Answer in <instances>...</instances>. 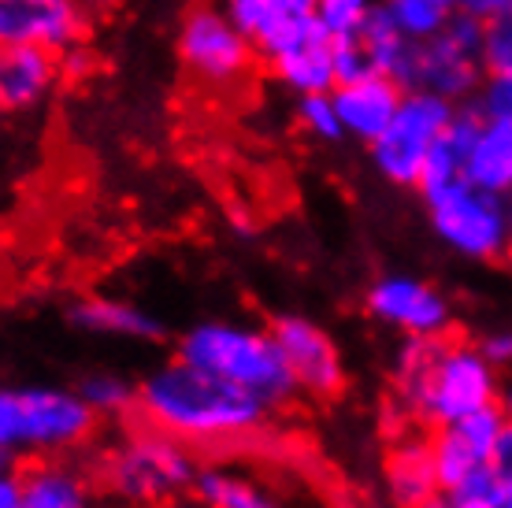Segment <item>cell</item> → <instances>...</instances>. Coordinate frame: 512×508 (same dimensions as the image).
<instances>
[{"label": "cell", "instance_id": "obj_29", "mask_svg": "<svg viewBox=\"0 0 512 508\" xmlns=\"http://www.w3.org/2000/svg\"><path fill=\"white\" fill-rule=\"evenodd\" d=\"M479 112H512V75L483 78V86L475 93Z\"/></svg>", "mask_w": 512, "mask_h": 508}, {"label": "cell", "instance_id": "obj_33", "mask_svg": "<svg viewBox=\"0 0 512 508\" xmlns=\"http://www.w3.org/2000/svg\"><path fill=\"white\" fill-rule=\"evenodd\" d=\"M453 8L464 15H472V19H490V15L512 8V0H453Z\"/></svg>", "mask_w": 512, "mask_h": 508}, {"label": "cell", "instance_id": "obj_22", "mask_svg": "<svg viewBox=\"0 0 512 508\" xmlns=\"http://www.w3.org/2000/svg\"><path fill=\"white\" fill-rule=\"evenodd\" d=\"M223 8L249 34L256 52H264L301 23L316 19V0H223Z\"/></svg>", "mask_w": 512, "mask_h": 508}, {"label": "cell", "instance_id": "obj_7", "mask_svg": "<svg viewBox=\"0 0 512 508\" xmlns=\"http://www.w3.org/2000/svg\"><path fill=\"white\" fill-rule=\"evenodd\" d=\"M461 112V104L423 93V89H405V97L397 104L394 119L383 127V134L368 145L375 171L401 190H416L420 186L427 160L442 141L453 115Z\"/></svg>", "mask_w": 512, "mask_h": 508}, {"label": "cell", "instance_id": "obj_17", "mask_svg": "<svg viewBox=\"0 0 512 508\" xmlns=\"http://www.w3.org/2000/svg\"><path fill=\"white\" fill-rule=\"evenodd\" d=\"M401 97H405V86L394 82L390 75L346 78V82H338L331 89L342 134L353 141H364V145H372L383 134V127L394 119Z\"/></svg>", "mask_w": 512, "mask_h": 508}, {"label": "cell", "instance_id": "obj_23", "mask_svg": "<svg viewBox=\"0 0 512 508\" xmlns=\"http://www.w3.org/2000/svg\"><path fill=\"white\" fill-rule=\"evenodd\" d=\"M78 394L86 397L101 423H123L138 412V379H127L119 371H90L78 382Z\"/></svg>", "mask_w": 512, "mask_h": 508}, {"label": "cell", "instance_id": "obj_16", "mask_svg": "<svg viewBox=\"0 0 512 508\" xmlns=\"http://www.w3.org/2000/svg\"><path fill=\"white\" fill-rule=\"evenodd\" d=\"M64 78L60 52L0 41V115H26L41 108Z\"/></svg>", "mask_w": 512, "mask_h": 508}, {"label": "cell", "instance_id": "obj_20", "mask_svg": "<svg viewBox=\"0 0 512 508\" xmlns=\"http://www.w3.org/2000/svg\"><path fill=\"white\" fill-rule=\"evenodd\" d=\"M26 508H97V479L71 457H41L23 468Z\"/></svg>", "mask_w": 512, "mask_h": 508}, {"label": "cell", "instance_id": "obj_10", "mask_svg": "<svg viewBox=\"0 0 512 508\" xmlns=\"http://www.w3.org/2000/svg\"><path fill=\"white\" fill-rule=\"evenodd\" d=\"M368 316L401 338H442L453 334V301L435 282L405 271H390L364 290Z\"/></svg>", "mask_w": 512, "mask_h": 508}, {"label": "cell", "instance_id": "obj_21", "mask_svg": "<svg viewBox=\"0 0 512 508\" xmlns=\"http://www.w3.org/2000/svg\"><path fill=\"white\" fill-rule=\"evenodd\" d=\"M386 494L394 508H416L431 494L442 490L435 471V453H431V438L427 434H405L390 445L383 464Z\"/></svg>", "mask_w": 512, "mask_h": 508}, {"label": "cell", "instance_id": "obj_28", "mask_svg": "<svg viewBox=\"0 0 512 508\" xmlns=\"http://www.w3.org/2000/svg\"><path fill=\"white\" fill-rule=\"evenodd\" d=\"M375 8H379V0H316V15H320V23L331 30L334 38L357 30Z\"/></svg>", "mask_w": 512, "mask_h": 508}, {"label": "cell", "instance_id": "obj_14", "mask_svg": "<svg viewBox=\"0 0 512 508\" xmlns=\"http://www.w3.org/2000/svg\"><path fill=\"white\" fill-rule=\"evenodd\" d=\"M193 494H201L212 508H305V501H297L294 490H286L275 475L227 453L201 464Z\"/></svg>", "mask_w": 512, "mask_h": 508}, {"label": "cell", "instance_id": "obj_37", "mask_svg": "<svg viewBox=\"0 0 512 508\" xmlns=\"http://www.w3.org/2000/svg\"><path fill=\"white\" fill-rule=\"evenodd\" d=\"M416 508H453V505H449V497L442 494V490H438V494H431L427 501H420Z\"/></svg>", "mask_w": 512, "mask_h": 508}, {"label": "cell", "instance_id": "obj_6", "mask_svg": "<svg viewBox=\"0 0 512 508\" xmlns=\"http://www.w3.org/2000/svg\"><path fill=\"white\" fill-rule=\"evenodd\" d=\"M423 212L435 230V238L453 256L472 264L505 260L512 223V201L501 193L483 190L468 175L435 178L420 186Z\"/></svg>", "mask_w": 512, "mask_h": 508}, {"label": "cell", "instance_id": "obj_8", "mask_svg": "<svg viewBox=\"0 0 512 508\" xmlns=\"http://www.w3.org/2000/svg\"><path fill=\"white\" fill-rule=\"evenodd\" d=\"M487 78L483 67V19L457 12L435 38L412 41L409 64H405V89H423L446 101L461 104L479 93Z\"/></svg>", "mask_w": 512, "mask_h": 508}, {"label": "cell", "instance_id": "obj_1", "mask_svg": "<svg viewBox=\"0 0 512 508\" xmlns=\"http://www.w3.org/2000/svg\"><path fill=\"white\" fill-rule=\"evenodd\" d=\"M141 423L205 453H231L234 445L260 438L271 427L275 408L234 382L193 368L190 360L171 356L138 379Z\"/></svg>", "mask_w": 512, "mask_h": 508}, {"label": "cell", "instance_id": "obj_9", "mask_svg": "<svg viewBox=\"0 0 512 508\" xmlns=\"http://www.w3.org/2000/svg\"><path fill=\"white\" fill-rule=\"evenodd\" d=\"M179 60L193 82L234 89L256 71L260 52L242 26L227 15V8L197 4L179 26Z\"/></svg>", "mask_w": 512, "mask_h": 508}, {"label": "cell", "instance_id": "obj_4", "mask_svg": "<svg viewBox=\"0 0 512 508\" xmlns=\"http://www.w3.org/2000/svg\"><path fill=\"white\" fill-rule=\"evenodd\" d=\"M175 356L190 360L193 368L208 375L242 386L260 401H268L275 412L301 397L271 327H253L238 319H201L179 334Z\"/></svg>", "mask_w": 512, "mask_h": 508}, {"label": "cell", "instance_id": "obj_27", "mask_svg": "<svg viewBox=\"0 0 512 508\" xmlns=\"http://www.w3.org/2000/svg\"><path fill=\"white\" fill-rule=\"evenodd\" d=\"M501 479L494 475V468H479L472 475H464L461 483L446 486L442 494L449 497L453 508H498L501 505Z\"/></svg>", "mask_w": 512, "mask_h": 508}, {"label": "cell", "instance_id": "obj_18", "mask_svg": "<svg viewBox=\"0 0 512 508\" xmlns=\"http://www.w3.org/2000/svg\"><path fill=\"white\" fill-rule=\"evenodd\" d=\"M464 175L483 190L512 201V112H479L472 108V138Z\"/></svg>", "mask_w": 512, "mask_h": 508}, {"label": "cell", "instance_id": "obj_12", "mask_svg": "<svg viewBox=\"0 0 512 508\" xmlns=\"http://www.w3.org/2000/svg\"><path fill=\"white\" fill-rule=\"evenodd\" d=\"M260 64L268 67L275 82L308 97V93H331L338 86V38L316 19L301 23L286 38L260 52Z\"/></svg>", "mask_w": 512, "mask_h": 508}, {"label": "cell", "instance_id": "obj_31", "mask_svg": "<svg viewBox=\"0 0 512 508\" xmlns=\"http://www.w3.org/2000/svg\"><path fill=\"white\" fill-rule=\"evenodd\" d=\"M490 468L501 479V486H512V420H505L498 442H494V453H490Z\"/></svg>", "mask_w": 512, "mask_h": 508}, {"label": "cell", "instance_id": "obj_2", "mask_svg": "<svg viewBox=\"0 0 512 508\" xmlns=\"http://www.w3.org/2000/svg\"><path fill=\"white\" fill-rule=\"evenodd\" d=\"M501 371L490 364L479 342L442 338H401L394 356V401L401 416L423 431L464 420L498 405Z\"/></svg>", "mask_w": 512, "mask_h": 508}, {"label": "cell", "instance_id": "obj_26", "mask_svg": "<svg viewBox=\"0 0 512 508\" xmlns=\"http://www.w3.org/2000/svg\"><path fill=\"white\" fill-rule=\"evenodd\" d=\"M297 127L316 141L346 138V134H342V123H338V112H334L331 93H308V97H297Z\"/></svg>", "mask_w": 512, "mask_h": 508}, {"label": "cell", "instance_id": "obj_24", "mask_svg": "<svg viewBox=\"0 0 512 508\" xmlns=\"http://www.w3.org/2000/svg\"><path fill=\"white\" fill-rule=\"evenodd\" d=\"M379 12L394 23L397 34H405L409 41H427L457 15V8L449 0H379Z\"/></svg>", "mask_w": 512, "mask_h": 508}, {"label": "cell", "instance_id": "obj_11", "mask_svg": "<svg viewBox=\"0 0 512 508\" xmlns=\"http://www.w3.org/2000/svg\"><path fill=\"white\" fill-rule=\"evenodd\" d=\"M301 397L331 401L346 390V360L334 334L301 312H282L268 323Z\"/></svg>", "mask_w": 512, "mask_h": 508}, {"label": "cell", "instance_id": "obj_36", "mask_svg": "<svg viewBox=\"0 0 512 508\" xmlns=\"http://www.w3.org/2000/svg\"><path fill=\"white\" fill-rule=\"evenodd\" d=\"M164 508H212V505H208L201 494H193V490H190V494H182V497H175V501H167Z\"/></svg>", "mask_w": 512, "mask_h": 508}, {"label": "cell", "instance_id": "obj_5", "mask_svg": "<svg viewBox=\"0 0 512 508\" xmlns=\"http://www.w3.org/2000/svg\"><path fill=\"white\" fill-rule=\"evenodd\" d=\"M97 431L78 386H0V453L12 460L75 457Z\"/></svg>", "mask_w": 512, "mask_h": 508}, {"label": "cell", "instance_id": "obj_19", "mask_svg": "<svg viewBox=\"0 0 512 508\" xmlns=\"http://www.w3.org/2000/svg\"><path fill=\"white\" fill-rule=\"evenodd\" d=\"M67 323L82 334L119 338V342H156V338H164V323L153 312H145L141 305L123 301V297H104V293L78 297L75 305L67 308Z\"/></svg>", "mask_w": 512, "mask_h": 508}, {"label": "cell", "instance_id": "obj_35", "mask_svg": "<svg viewBox=\"0 0 512 508\" xmlns=\"http://www.w3.org/2000/svg\"><path fill=\"white\" fill-rule=\"evenodd\" d=\"M78 4H82V8H86V12H90L93 19H97V15L116 12V8H119V4H123V0H78Z\"/></svg>", "mask_w": 512, "mask_h": 508}, {"label": "cell", "instance_id": "obj_39", "mask_svg": "<svg viewBox=\"0 0 512 508\" xmlns=\"http://www.w3.org/2000/svg\"><path fill=\"white\" fill-rule=\"evenodd\" d=\"M505 264L512 267V223H509V245H505Z\"/></svg>", "mask_w": 512, "mask_h": 508}, {"label": "cell", "instance_id": "obj_30", "mask_svg": "<svg viewBox=\"0 0 512 508\" xmlns=\"http://www.w3.org/2000/svg\"><path fill=\"white\" fill-rule=\"evenodd\" d=\"M475 342H479L483 356H487L501 375L512 368V327L509 323H505V327H490V331L483 334V338H475Z\"/></svg>", "mask_w": 512, "mask_h": 508}, {"label": "cell", "instance_id": "obj_3", "mask_svg": "<svg viewBox=\"0 0 512 508\" xmlns=\"http://www.w3.org/2000/svg\"><path fill=\"white\" fill-rule=\"evenodd\" d=\"M197 449L153 423H130L97 457V490L119 508H164L197 483Z\"/></svg>", "mask_w": 512, "mask_h": 508}, {"label": "cell", "instance_id": "obj_13", "mask_svg": "<svg viewBox=\"0 0 512 508\" xmlns=\"http://www.w3.org/2000/svg\"><path fill=\"white\" fill-rule=\"evenodd\" d=\"M93 15L78 0H0V41L49 52L86 49Z\"/></svg>", "mask_w": 512, "mask_h": 508}, {"label": "cell", "instance_id": "obj_34", "mask_svg": "<svg viewBox=\"0 0 512 508\" xmlns=\"http://www.w3.org/2000/svg\"><path fill=\"white\" fill-rule=\"evenodd\" d=\"M498 408L505 412V420H512V368L501 375V394H498Z\"/></svg>", "mask_w": 512, "mask_h": 508}, {"label": "cell", "instance_id": "obj_38", "mask_svg": "<svg viewBox=\"0 0 512 508\" xmlns=\"http://www.w3.org/2000/svg\"><path fill=\"white\" fill-rule=\"evenodd\" d=\"M498 508H512V486H505V490H501V505Z\"/></svg>", "mask_w": 512, "mask_h": 508}, {"label": "cell", "instance_id": "obj_25", "mask_svg": "<svg viewBox=\"0 0 512 508\" xmlns=\"http://www.w3.org/2000/svg\"><path fill=\"white\" fill-rule=\"evenodd\" d=\"M483 67L487 78L512 75V8L483 19Z\"/></svg>", "mask_w": 512, "mask_h": 508}, {"label": "cell", "instance_id": "obj_15", "mask_svg": "<svg viewBox=\"0 0 512 508\" xmlns=\"http://www.w3.org/2000/svg\"><path fill=\"white\" fill-rule=\"evenodd\" d=\"M501 427H505V412L494 405L483 408V412H472L464 420L442 423L435 431H427L442 490L461 483L464 475H472V471L490 468V453H494Z\"/></svg>", "mask_w": 512, "mask_h": 508}, {"label": "cell", "instance_id": "obj_32", "mask_svg": "<svg viewBox=\"0 0 512 508\" xmlns=\"http://www.w3.org/2000/svg\"><path fill=\"white\" fill-rule=\"evenodd\" d=\"M0 508H26L23 497V468H0Z\"/></svg>", "mask_w": 512, "mask_h": 508}]
</instances>
